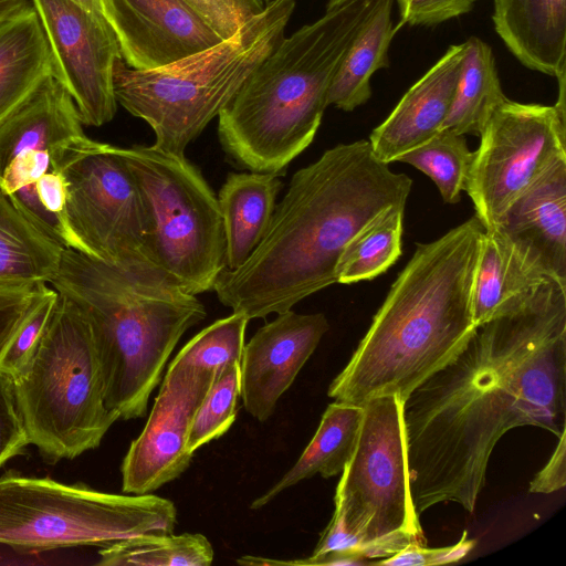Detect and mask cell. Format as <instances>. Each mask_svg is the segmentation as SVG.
Listing matches in <instances>:
<instances>
[{"label": "cell", "instance_id": "cell-12", "mask_svg": "<svg viewBox=\"0 0 566 566\" xmlns=\"http://www.w3.org/2000/svg\"><path fill=\"white\" fill-rule=\"evenodd\" d=\"M84 135L77 108L52 76L0 120V190L38 229L83 252L65 216V182L54 148Z\"/></svg>", "mask_w": 566, "mask_h": 566}, {"label": "cell", "instance_id": "cell-2", "mask_svg": "<svg viewBox=\"0 0 566 566\" xmlns=\"http://www.w3.org/2000/svg\"><path fill=\"white\" fill-rule=\"evenodd\" d=\"M411 187V178L380 161L368 140L327 149L292 176L250 258L218 276V300L250 319L292 310L337 283L348 241L382 212L406 207Z\"/></svg>", "mask_w": 566, "mask_h": 566}, {"label": "cell", "instance_id": "cell-28", "mask_svg": "<svg viewBox=\"0 0 566 566\" xmlns=\"http://www.w3.org/2000/svg\"><path fill=\"white\" fill-rule=\"evenodd\" d=\"M403 212L405 207L382 212L348 241L336 264L337 283L373 280L400 258Z\"/></svg>", "mask_w": 566, "mask_h": 566}, {"label": "cell", "instance_id": "cell-39", "mask_svg": "<svg viewBox=\"0 0 566 566\" xmlns=\"http://www.w3.org/2000/svg\"><path fill=\"white\" fill-rule=\"evenodd\" d=\"M566 485V431L558 437L557 447L546 465L530 483L531 493L549 494Z\"/></svg>", "mask_w": 566, "mask_h": 566}, {"label": "cell", "instance_id": "cell-42", "mask_svg": "<svg viewBox=\"0 0 566 566\" xmlns=\"http://www.w3.org/2000/svg\"><path fill=\"white\" fill-rule=\"evenodd\" d=\"M348 0H328L327 2V10L334 9L343 3H345Z\"/></svg>", "mask_w": 566, "mask_h": 566}, {"label": "cell", "instance_id": "cell-29", "mask_svg": "<svg viewBox=\"0 0 566 566\" xmlns=\"http://www.w3.org/2000/svg\"><path fill=\"white\" fill-rule=\"evenodd\" d=\"M103 566H209L214 551L200 533L146 534L98 551Z\"/></svg>", "mask_w": 566, "mask_h": 566}, {"label": "cell", "instance_id": "cell-25", "mask_svg": "<svg viewBox=\"0 0 566 566\" xmlns=\"http://www.w3.org/2000/svg\"><path fill=\"white\" fill-rule=\"evenodd\" d=\"M395 0H381L349 45L328 92V105L350 112L371 96L370 80L389 66L388 50L397 32L391 11Z\"/></svg>", "mask_w": 566, "mask_h": 566}, {"label": "cell", "instance_id": "cell-4", "mask_svg": "<svg viewBox=\"0 0 566 566\" xmlns=\"http://www.w3.org/2000/svg\"><path fill=\"white\" fill-rule=\"evenodd\" d=\"M381 0H348L277 46L218 115V137L242 169L281 176L314 140L353 40Z\"/></svg>", "mask_w": 566, "mask_h": 566}, {"label": "cell", "instance_id": "cell-33", "mask_svg": "<svg viewBox=\"0 0 566 566\" xmlns=\"http://www.w3.org/2000/svg\"><path fill=\"white\" fill-rule=\"evenodd\" d=\"M59 293L53 287L44 295L18 331L0 359V370L15 376L29 361L54 310Z\"/></svg>", "mask_w": 566, "mask_h": 566}, {"label": "cell", "instance_id": "cell-21", "mask_svg": "<svg viewBox=\"0 0 566 566\" xmlns=\"http://www.w3.org/2000/svg\"><path fill=\"white\" fill-rule=\"evenodd\" d=\"M282 188L280 176L230 172L218 195L226 240V269L240 268L256 249L273 216Z\"/></svg>", "mask_w": 566, "mask_h": 566}, {"label": "cell", "instance_id": "cell-5", "mask_svg": "<svg viewBox=\"0 0 566 566\" xmlns=\"http://www.w3.org/2000/svg\"><path fill=\"white\" fill-rule=\"evenodd\" d=\"M49 284L90 325L106 407L119 419L144 417L176 345L206 318L203 304L170 281L144 279L70 248Z\"/></svg>", "mask_w": 566, "mask_h": 566}, {"label": "cell", "instance_id": "cell-10", "mask_svg": "<svg viewBox=\"0 0 566 566\" xmlns=\"http://www.w3.org/2000/svg\"><path fill=\"white\" fill-rule=\"evenodd\" d=\"M119 153L139 188L160 272L189 294L213 291L226 269V240L210 185L185 156L139 145Z\"/></svg>", "mask_w": 566, "mask_h": 566}, {"label": "cell", "instance_id": "cell-34", "mask_svg": "<svg viewBox=\"0 0 566 566\" xmlns=\"http://www.w3.org/2000/svg\"><path fill=\"white\" fill-rule=\"evenodd\" d=\"M46 289L43 283H0V359Z\"/></svg>", "mask_w": 566, "mask_h": 566}, {"label": "cell", "instance_id": "cell-27", "mask_svg": "<svg viewBox=\"0 0 566 566\" xmlns=\"http://www.w3.org/2000/svg\"><path fill=\"white\" fill-rule=\"evenodd\" d=\"M464 45L454 96L441 129L479 136L493 111L507 97L491 46L476 36L469 38Z\"/></svg>", "mask_w": 566, "mask_h": 566}, {"label": "cell", "instance_id": "cell-20", "mask_svg": "<svg viewBox=\"0 0 566 566\" xmlns=\"http://www.w3.org/2000/svg\"><path fill=\"white\" fill-rule=\"evenodd\" d=\"M494 29L527 69L566 72V0H493Z\"/></svg>", "mask_w": 566, "mask_h": 566}, {"label": "cell", "instance_id": "cell-38", "mask_svg": "<svg viewBox=\"0 0 566 566\" xmlns=\"http://www.w3.org/2000/svg\"><path fill=\"white\" fill-rule=\"evenodd\" d=\"M467 536L468 533L464 531L458 543L440 548H427L424 545L412 544L375 564L432 566L455 563L465 557L475 546L476 542Z\"/></svg>", "mask_w": 566, "mask_h": 566}, {"label": "cell", "instance_id": "cell-41", "mask_svg": "<svg viewBox=\"0 0 566 566\" xmlns=\"http://www.w3.org/2000/svg\"><path fill=\"white\" fill-rule=\"evenodd\" d=\"M104 19V0H72Z\"/></svg>", "mask_w": 566, "mask_h": 566}, {"label": "cell", "instance_id": "cell-13", "mask_svg": "<svg viewBox=\"0 0 566 566\" xmlns=\"http://www.w3.org/2000/svg\"><path fill=\"white\" fill-rule=\"evenodd\" d=\"M473 151L464 191L485 230L560 160H566V104H524L506 98L491 114Z\"/></svg>", "mask_w": 566, "mask_h": 566}, {"label": "cell", "instance_id": "cell-11", "mask_svg": "<svg viewBox=\"0 0 566 566\" xmlns=\"http://www.w3.org/2000/svg\"><path fill=\"white\" fill-rule=\"evenodd\" d=\"M53 158L65 182L66 221L83 253L144 279L169 281L150 253L140 191L119 147L84 134L59 144Z\"/></svg>", "mask_w": 566, "mask_h": 566}, {"label": "cell", "instance_id": "cell-23", "mask_svg": "<svg viewBox=\"0 0 566 566\" xmlns=\"http://www.w3.org/2000/svg\"><path fill=\"white\" fill-rule=\"evenodd\" d=\"M52 71L49 42L32 2L0 21V120Z\"/></svg>", "mask_w": 566, "mask_h": 566}, {"label": "cell", "instance_id": "cell-36", "mask_svg": "<svg viewBox=\"0 0 566 566\" xmlns=\"http://www.w3.org/2000/svg\"><path fill=\"white\" fill-rule=\"evenodd\" d=\"M29 443L17 405L13 379L0 370V468L23 453Z\"/></svg>", "mask_w": 566, "mask_h": 566}, {"label": "cell", "instance_id": "cell-26", "mask_svg": "<svg viewBox=\"0 0 566 566\" xmlns=\"http://www.w3.org/2000/svg\"><path fill=\"white\" fill-rule=\"evenodd\" d=\"M63 249L0 190V283H50L59 269Z\"/></svg>", "mask_w": 566, "mask_h": 566}, {"label": "cell", "instance_id": "cell-14", "mask_svg": "<svg viewBox=\"0 0 566 566\" xmlns=\"http://www.w3.org/2000/svg\"><path fill=\"white\" fill-rule=\"evenodd\" d=\"M43 25L52 76L72 97L82 124L102 126L117 109L113 73L119 43L105 19L72 0H31Z\"/></svg>", "mask_w": 566, "mask_h": 566}, {"label": "cell", "instance_id": "cell-18", "mask_svg": "<svg viewBox=\"0 0 566 566\" xmlns=\"http://www.w3.org/2000/svg\"><path fill=\"white\" fill-rule=\"evenodd\" d=\"M495 229L534 269L566 286V160L516 198Z\"/></svg>", "mask_w": 566, "mask_h": 566}, {"label": "cell", "instance_id": "cell-37", "mask_svg": "<svg viewBox=\"0 0 566 566\" xmlns=\"http://www.w3.org/2000/svg\"><path fill=\"white\" fill-rule=\"evenodd\" d=\"M399 8L400 22L403 24L436 25L472 10L478 0H395Z\"/></svg>", "mask_w": 566, "mask_h": 566}, {"label": "cell", "instance_id": "cell-40", "mask_svg": "<svg viewBox=\"0 0 566 566\" xmlns=\"http://www.w3.org/2000/svg\"><path fill=\"white\" fill-rule=\"evenodd\" d=\"M31 4V0H0V21Z\"/></svg>", "mask_w": 566, "mask_h": 566}, {"label": "cell", "instance_id": "cell-17", "mask_svg": "<svg viewBox=\"0 0 566 566\" xmlns=\"http://www.w3.org/2000/svg\"><path fill=\"white\" fill-rule=\"evenodd\" d=\"M329 329L323 313L298 314L292 310L260 327L244 344L240 361V398L259 421L268 420L279 399Z\"/></svg>", "mask_w": 566, "mask_h": 566}, {"label": "cell", "instance_id": "cell-3", "mask_svg": "<svg viewBox=\"0 0 566 566\" xmlns=\"http://www.w3.org/2000/svg\"><path fill=\"white\" fill-rule=\"evenodd\" d=\"M485 229L474 214L439 239L418 243L328 396L363 406L402 401L467 345L476 325L472 296Z\"/></svg>", "mask_w": 566, "mask_h": 566}, {"label": "cell", "instance_id": "cell-7", "mask_svg": "<svg viewBox=\"0 0 566 566\" xmlns=\"http://www.w3.org/2000/svg\"><path fill=\"white\" fill-rule=\"evenodd\" d=\"M12 379L29 442L50 463L97 448L119 419L104 401L90 325L63 294L31 358Z\"/></svg>", "mask_w": 566, "mask_h": 566}, {"label": "cell", "instance_id": "cell-1", "mask_svg": "<svg viewBox=\"0 0 566 566\" xmlns=\"http://www.w3.org/2000/svg\"><path fill=\"white\" fill-rule=\"evenodd\" d=\"M402 416L416 514L442 502L473 513L502 436L523 426L566 431V286L549 279L478 325L409 394Z\"/></svg>", "mask_w": 566, "mask_h": 566}, {"label": "cell", "instance_id": "cell-35", "mask_svg": "<svg viewBox=\"0 0 566 566\" xmlns=\"http://www.w3.org/2000/svg\"><path fill=\"white\" fill-rule=\"evenodd\" d=\"M222 39L231 38L247 21L261 13L264 0H185Z\"/></svg>", "mask_w": 566, "mask_h": 566}, {"label": "cell", "instance_id": "cell-43", "mask_svg": "<svg viewBox=\"0 0 566 566\" xmlns=\"http://www.w3.org/2000/svg\"><path fill=\"white\" fill-rule=\"evenodd\" d=\"M268 1H270V0H268Z\"/></svg>", "mask_w": 566, "mask_h": 566}, {"label": "cell", "instance_id": "cell-16", "mask_svg": "<svg viewBox=\"0 0 566 566\" xmlns=\"http://www.w3.org/2000/svg\"><path fill=\"white\" fill-rule=\"evenodd\" d=\"M104 19L135 70L161 67L223 41L185 0H104Z\"/></svg>", "mask_w": 566, "mask_h": 566}, {"label": "cell", "instance_id": "cell-9", "mask_svg": "<svg viewBox=\"0 0 566 566\" xmlns=\"http://www.w3.org/2000/svg\"><path fill=\"white\" fill-rule=\"evenodd\" d=\"M172 501L113 494L8 471L0 476V544L17 552L107 547L146 534L172 533Z\"/></svg>", "mask_w": 566, "mask_h": 566}, {"label": "cell", "instance_id": "cell-24", "mask_svg": "<svg viewBox=\"0 0 566 566\" xmlns=\"http://www.w3.org/2000/svg\"><path fill=\"white\" fill-rule=\"evenodd\" d=\"M363 415V406L339 401L329 403L294 465L250 507L259 510L265 506L284 490L315 474L325 479L340 474L354 452Z\"/></svg>", "mask_w": 566, "mask_h": 566}, {"label": "cell", "instance_id": "cell-22", "mask_svg": "<svg viewBox=\"0 0 566 566\" xmlns=\"http://www.w3.org/2000/svg\"><path fill=\"white\" fill-rule=\"evenodd\" d=\"M547 280L496 229L485 230L472 296L475 325L518 306Z\"/></svg>", "mask_w": 566, "mask_h": 566}, {"label": "cell", "instance_id": "cell-15", "mask_svg": "<svg viewBox=\"0 0 566 566\" xmlns=\"http://www.w3.org/2000/svg\"><path fill=\"white\" fill-rule=\"evenodd\" d=\"M213 377L166 370L146 424L123 459L124 493H151L188 469L191 420Z\"/></svg>", "mask_w": 566, "mask_h": 566}, {"label": "cell", "instance_id": "cell-31", "mask_svg": "<svg viewBox=\"0 0 566 566\" xmlns=\"http://www.w3.org/2000/svg\"><path fill=\"white\" fill-rule=\"evenodd\" d=\"M473 151L464 135L440 129L432 138L397 159L409 164L437 185L447 203H457L464 191Z\"/></svg>", "mask_w": 566, "mask_h": 566}, {"label": "cell", "instance_id": "cell-30", "mask_svg": "<svg viewBox=\"0 0 566 566\" xmlns=\"http://www.w3.org/2000/svg\"><path fill=\"white\" fill-rule=\"evenodd\" d=\"M250 318L233 312L195 335L175 356L168 369L214 376L231 363H240Z\"/></svg>", "mask_w": 566, "mask_h": 566}, {"label": "cell", "instance_id": "cell-8", "mask_svg": "<svg viewBox=\"0 0 566 566\" xmlns=\"http://www.w3.org/2000/svg\"><path fill=\"white\" fill-rule=\"evenodd\" d=\"M363 408L357 442L336 488L334 514L312 555L355 552L369 560L426 544L410 494L403 401L387 395Z\"/></svg>", "mask_w": 566, "mask_h": 566}, {"label": "cell", "instance_id": "cell-19", "mask_svg": "<svg viewBox=\"0 0 566 566\" xmlns=\"http://www.w3.org/2000/svg\"><path fill=\"white\" fill-rule=\"evenodd\" d=\"M464 54V42L451 45L371 132L368 142L380 161H397L441 129L452 104Z\"/></svg>", "mask_w": 566, "mask_h": 566}, {"label": "cell", "instance_id": "cell-32", "mask_svg": "<svg viewBox=\"0 0 566 566\" xmlns=\"http://www.w3.org/2000/svg\"><path fill=\"white\" fill-rule=\"evenodd\" d=\"M240 394V363H231L214 375L193 415L187 441L191 453L229 430L237 418Z\"/></svg>", "mask_w": 566, "mask_h": 566}, {"label": "cell", "instance_id": "cell-6", "mask_svg": "<svg viewBox=\"0 0 566 566\" xmlns=\"http://www.w3.org/2000/svg\"><path fill=\"white\" fill-rule=\"evenodd\" d=\"M294 8V0H270L231 38L161 67L135 70L117 60V104L151 127L153 146L185 156L187 146L284 38Z\"/></svg>", "mask_w": 566, "mask_h": 566}]
</instances>
